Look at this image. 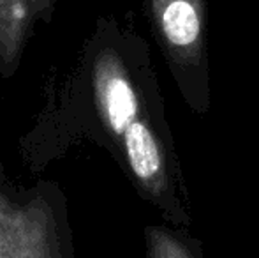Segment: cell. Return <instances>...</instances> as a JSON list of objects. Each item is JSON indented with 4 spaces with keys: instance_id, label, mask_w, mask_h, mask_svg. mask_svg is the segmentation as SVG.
<instances>
[{
    "instance_id": "obj_5",
    "label": "cell",
    "mask_w": 259,
    "mask_h": 258,
    "mask_svg": "<svg viewBox=\"0 0 259 258\" xmlns=\"http://www.w3.org/2000/svg\"><path fill=\"white\" fill-rule=\"evenodd\" d=\"M147 258H205L203 244L187 228L148 225L145 228Z\"/></svg>"
},
{
    "instance_id": "obj_1",
    "label": "cell",
    "mask_w": 259,
    "mask_h": 258,
    "mask_svg": "<svg viewBox=\"0 0 259 258\" xmlns=\"http://www.w3.org/2000/svg\"><path fill=\"white\" fill-rule=\"evenodd\" d=\"M92 83L97 114L116 147L134 131L171 133L145 55L133 60L118 46H104L94 62Z\"/></svg>"
},
{
    "instance_id": "obj_2",
    "label": "cell",
    "mask_w": 259,
    "mask_h": 258,
    "mask_svg": "<svg viewBox=\"0 0 259 258\" xmlns=\"http://www.w3.org/2000/svg\"><path fill=\"white\" fill-rule=\"evenodd\" d=\"M155 41L182 99L203 117L210 112L206 0H145Z\"/></svg>"
},
{
    "instance_id": "obj_4",
    "label": "cell",
    "mask_w": 259,
    "mask_h": 258,
    "mask_svg": "<svg viewBox=\"0 0 259 258\" xmlns=\"http://www.w3.org/2000/svg\"><path fill=\"white\" fill-rule=\"evenodd\" d=\"M57 0H0V71L9 75L21 59L35 23L48 20Z\"/></svg>"
},
{
    "instance_id": "obj_3",
    "label": "cell",
    "mask_w": 259,
    "mask_h": 258,
    "mask_svg": "<svg viewBox=\"0 0 259 258\" xmlns=\"http://www.w3.org/2000/svg\"><path fill=\"white\" fill-rule=\"evenodd\" d=\"M0 258H64L57 221L45 198L20 203L0 193Z\"/></svg>"
}]
</instances>
